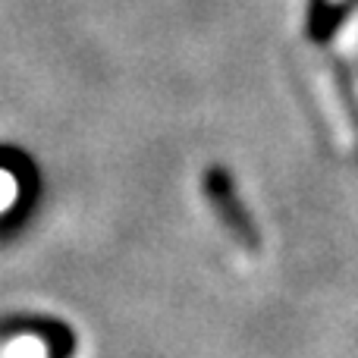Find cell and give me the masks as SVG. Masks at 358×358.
I'll return each mask as SVG.
<instances>
[{
  "label": "cell",
  "mask_w": 358,
  "mask_h": 358,
  "mask_svg": "<svg viewBox=\"0 0 358 358\" xmlns=\"http://www.w3.org/2000/svg\"><path fill=\"white\" fill-rule=\"evenodd\" d=\"M210 182V195H214V201H217V208H220V214H223V220L229 223V229H233L236 236H239L242 242H248L252 236H248V227H245V220H242V214H239V208H236V201H229V192H227V185H223V179L220 176H210L208 179Z\"/></svg>",
  "instance_id": "cell-2"
},
{
  "label": "cell",
  "mask_w": 358,
  "mask_h": 358,
  "mask_svg": "<svg viewBox=\"0 0 358 358\" xmlns=\"http://www.w3.org/2000/svg\"><path fill=\"white\" fill-rule=\"evenodd\" d=\"M355 94H358V79H355Z\"/></svg>",
  "instance_id": "cell-6"
},
{
  "label": "cell",
  "mask_w": 358,
  "mask_h": 358,
  "mask_svg": "<svg viewBox=\"0 0 358 358\" xmlns=\"http://www.w3.org/2000/svg\"><path fill=\"white\" fill-rule=\"evenodd\" d=\"M324 3H327V6H336V3H343V0H324Z\"/></svg>",
  "instance_id": "cell-5"
},
{
  "label": "cell",
  "mask_w": 358,
  "mask_h": 358,
  "mask_svg": "<svg viewBox=\"0 0 358 358\" xmlns=\"http://www.w3.org/2000/svg\"><path fill=\"white\" fill-rule=\"evenodd\" d=\"M0 358H50V349L41 336H31V334H22V336H13L0 346Z\"/></svg>",
  "instance_id": "cell-3"
},
{
  "label": "cell",
  "mask_w": 358,
  "mask_h": 358,
  "mask_svg": "<svg viewBox=\"0 0 358 358\" xmlns=\"http://www.w3.org/2000/svg\"><path fill=\"white\" fill-rule=\"evenodd\" d=\"M16 198H19V179H16V173L0 167V214H3V210H10L13 204H16Z\"/></svg>",
  "instance_id": "cell-4"
},
{
  "label": "cell",
  "mask_w": 358,
  "mask_h": 358,
  "mask_svg": "<svg viewBox=\"0 0 358 358\" xmlns=\"http://www.w3.org/2000/svg\"><path fill=\"white\" fill-rule=\"evenodd\" d=\"M321 98H324V113L330 120V129L340 138V148L349 151L352 148V126H349L346 110H343L340 98H336V85H330V79H324V76H321Z\"/></svg>",
  "instance_id": "cell-1"
}]
</instances>
